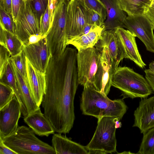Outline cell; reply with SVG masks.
<instances>
[{"instance_id":"obj_2","label":"cell","mask_w":154,"mask_h":154,"mask_svg":"<svg viewBox=\"0 0 154 154\" xmlns=\"http://www.w3.org/2000/svg\"><path fill=\"white\" fill-rule=\"evenodd\" d=\"M80 107L83 115L97 119L103 116L112 117L117 118L120 120L128 109L123 99L111 100L91 84L84 86Z\"/></svg>"},{"instance_id":"obj_43","label":"cell","mask_w":154,"mask_h":154,"mask_svg":"<svg viewBox=\"0 0 154 154\" xmlns=\"http://www.w3.org/2000/svg\"><path fill=\"white\" fill-rule=\"evenodd\" d=\"M107 153L103 151L95 150H88V154H106Z\"/></svg>"},{"instance_id":"obj_47","label":"cell","mask_w":154,"mask_h":154,"mask_svg":"<svg viewBox=\"0 0 154 154\" xmlns=\"http://www.w3.org/2000/svg\"><path fill=\"white\" fill-rule=\"evenodd\" d=\"M121 153V154H133L134 153H132V152H126V151H125V152H122V153Z\"/></svg>"},{"instance_id":"obj_31","label":"cell","mask_w":154,"mask_h":154,"mask_svg":"<svg viewBox=\"0 0 154 154\" xmlns=\"http://www.w3.org/2000/svg\"><path fill=\"white\" fill-rule=\"evenodd\" d=\"M51 21L48 6L43 16L41 24V35L46 37L50 28Z\"/></svg>"},{"instance_id":"obj_17","label":"cell","mask_w":154,"mask_h":154,"mask_svg":"<svg viewBox=\"0 0 154 154\" xmlns=\"http://www.w3.org/2000/svg\"><path fill=\"white\" fill-rule=\"evenodd\" d=\"M100 0L105 6L107 12L104 30L125 28L124 21L127 16L122 8L120 0Z\"/></svg>"},{"instance_id":"obj_48","label":"cell","mask_w":154,"mask_h":154,"mask_svg":"<svg viewBox=\"0 0 154 154\" xmlns=\"http://www.w3.org/2000/svg\"><path fill=\"white\" fill-rule=\"evenodd\" d=\"M150 7L154 8V0H153L152 1Z\"/></svg>"},{"instance_id":"obj_26","label":"cell","mask_w":154,"mask_h":154,"mask_svg":"<svg viewBox=\"0 0 154 154\" xmlns=\"http://www.w3.org/2000/svg\"><path fill=\"white\" fill-rule=\"evenodd\" d=\"M138 154H154V127L143 133Z\"/></svg>"},{"instance_id":"obj_27","label":"cell","mask_w":154,"mask_h":154,"mask_svg":"<svg viewBox=\"0 0 154 154\" xmlns=\"http://www.w3.org/2000/svg\"><path fill=\"white\" fill-rule=\"evenodd\" d=\"M15 95L11 88L0 82V109L9 103Z\"/></svg>"},{"instance_id":"obj_28","label":"cell","mask_w":154,"mask_h":154,"mask_svg":"<svg viewBox=\"0 0 154 154\" xmlns=\"http://www.w3.org/2000/svg\"><path fill=\"white\" fill-rule=\"evenodd\" d=\"M90 9L97 12L104 22L107 17V12L105 6L100 0H84Z\"/></svg>"},{"instance_id":"obj_44","label":"cell","mask_w":154,"mask_h":154,"mask_svg":"<svg viewBox=\"0 0 154 154\" xmlns=\"http://www.w3.org/2000/svg\"><path fill=\"white\" fill-rule=\"evenodd\" d=\"M115 127L116 129L121 128L122 126V124L121 122H119V119L117 118H115Z\"/></svg>"},{"instance_id":"obj_13","label":"cell","mask_w":154,"mask_h":154,"mask_svg":"<svg viewBox=\"0 0 154 154\" xmlns=\"http://www.w3.org/2000/svg\"><path fill=\"white\" fill-rule=\"evenodd\" d=\"M23 50L32 66L45 73L52 57L46 37L37 43L24 46Z\"/></svg>"},{"instance_id":"obj_18","label":"cell","mask_w":154,"mask_h":154,"mask_svg":"<svg viewBox=\"0 0 154 154\" xmlns=\"http://www.w3.org/2000/svg\"><path fill=\"white\" fill-rule=\"evenodd\" d=\"M23 120L35 134L39 136L48 137L55 132L50 121L42 112L40 107L24 117Z\"/></svg>"},{"instance_id":"obj_9","label":"cell","mask_w":154,"mask_h":154,"mask_svg":"<svg viewBox=\"0 0 154 154\" xmlns=\"http://www.w3.org/2000/svg\"><path fill=\"white\" fill-rule=\"evenodd\" d=\"M100 54L95 46L78 51L77 64L79 84L94 85Z\"/></svg>"},{"instance_id":"obj_25","label":"cell","mask_w":154,"mask_h":154,"mask_svg":"<svg viewBox=\"0 0 154 154\" xmlns=\"http://www.w3.org/2000/svg\"><path fill=\"white\" fill-rule=\"evenodd\" d=\"M123 10L128 15L145 14L149 7L141 0H120Z\"/></svg>"},{"instance_id":"obj_5","label":"cell","mask_w":154,"mask_h":154,"mask_svg":"<svg viewBox=\"0 0 154 154\" xmlns=\"http://www.w3.org/2000/svg\"><path fill=\"white\" fill-rule=\"evenodd\" d=\"M69 0H57L50 29L46 37L52 57L61 56L66 48V14Z\"/></svg>"},{"instance_id":"obj_36","label":"cell","mask_w":154,"mask_h":154,"mask_svg":"<svg viewBox=\"0 0 154 154\" xmlns=\"http://www.w3.org/2000/svg\"><path fill=\"white\" fill-rule=\"evenodd\" d=\"M144 71L145 74V78L154 92V72L149 69H146Z\"/></svg>"},{"instance_id":"obj_21","label":"cell","mask_w":154,"mask_h":154,"mask_svg":"<svg viewBox=\"0 0 154 154\" xmlns=\"http://www.w3.org/2000/svg\"><path fill=\"white\" fill-rule=\"evenodd\" d=\"M51 142L56 154H88L86 146L72 141L61 134H54Z\"/></svg>"},{"instance_id":"obj_19","label":"cell","mask_w":154,"mask_h":154,"mask_svg":"<svg viewBox=\"0 0 154 154\" xmlns=\"http://www.w3.org/2000/svg\"><path fill=\"white\" fill-rule=\"evenodd\" d=\"M95 47H105L108 50L112 59L117 68L121 61L125 58V55L119 43L113 30H103L101 38Z\"/></svg>"},{"instance_id":"obj_42","label":"cell","mask_w":154,"mask_h":154,"mask_svg":"<svg viewBox=\"0 0 154 154\" xmlns=\"http://www.w3.org/2000/svg\"><path fill=\"white\" fill-rule=\"evenodd\" d=\"M94 25L95 24H91L88 23L86 24L79 35H82L88 32Z\"/></svg>"},{"instance_id":"obj_32","label":"cell","mask_w":154,"mask_h":154,"mask_svg":"<svg viewBox=\"0 0 154 154\" xmlns=\"http://www.w3.org/2000/svg\"><path fill=\"white\" fill-rule=\"evenodd\" d=\"M0 72L1 71L8 60L11 57L9 51L4 46L0 45Z\"/></svg>"},{"instance_id":"obj_15","label":"cell","mask_w":154,"mask_h":154,"mask_svg":"<svg viewBox=\"0 0 154 154\" xmlns=\"http://www.w3.org/2000/svg\"><path fill=\"white\" fill-rule=\"evenodd\" d=\"M141 99L134 112L133 127L138 128L143 134L154 127V96Z\"/></svg>"},{"instance_id":"obj_45","label":"cell","mask_w":154,"mask_h":154,"mask_svg":"<svg viewBox=\"0 0 154 154\" xmlns=\"http://www.w3.org/2000/svg\"><path fill=\"white\" fill-rule=\"evenodd\" d=\"M145 4L150 7L151 2L153 0H141Z\"/></svg>"},{"instance_id":"obj_38","label":"cell","mask_w":154,"mask_h":154,"mask_svg":"<svg viewBox=\"0 0 154 154\" xmlns=\"http://www.w3.org/2000/svg\"><path fill=\"white\" fill-rule=\"evenodd\" d=\"M0 154H17V153L6 145L0 137Z\"/></svg>"},{"instance_id":"obj_39","label":"cell","mask_w":154,"mask_h":154,"mask_svg":"<svg viewBox=\"0 0 154 154\" xmlns=\"http://www.w3.org/2000/svg\"><path fill=\"white\" fill-rule=\"evenodd\" d=\"M144 14L151 23L154 30V8L149 7Z\"/></svg>"},{"instance_id":"obj_30","label":"cell","mask_w":154,"mask_h":154,"mask_svg":"<svg viewBox=\"0 0 154 154\" xmlns=\"http://www.w3.org/2000/svg\"><path fill=\"white\" fill-rule=\"evenodd\" d=\"M41 23L48 4V0H29Z\"/></svg>"},{"instance_id":"obj_20","label":"cell","mask_w":154,"mask_h":154,"mask_svg":"<svg viewBox=\"0 0 154 154\" xmlns=\"http://www.w3.org/2000/svg\"><path fill=\"white\" fill-rule=\"evenodd\" d=\"M10 59L16 77L20 97L28 115L37 110L40 107L37 105L32 95L27 78L23 76L13 61Z\"/></svg>"},{"instance_id":"obj_23","label":"cell","mask_w":154,"mask_h":154,"mask_svg":"<svg viewBox=\"0 0 154 154\" xmlns=\"http://www.w3.org/2000/svg\"><path fill=\"white\" fill-rule=\"evenodd\" d=\"M0 82L8 86L13 90L20 105L22 115L24 117L26 116L27 112L20 97L16 77L10 59L2 71L0 72Z\"/></svg>"},{"instance_id":"obj_46","label":"cell","mask_w":154,"mask_h":154,"mask_svg":"<svg viewBox=\"0 0 154 154\" xmlns=\"http://www.w3.org/2000/svg\"><path fill=\"white\" fill-rule=\"evenodd\" d=\"M149 69H154V61L150 62L149 64Z\"/></svg>"},{"instance_id":"obj_4","label":"cell","mask_w":154,"mask_h":154,"mask_svg":"<svg viewBox=\"0 0 154 154\" xmlns=\"http://www.w3.org/2000/svg\"><path fill=\"white\" fill-rule=\"evenodd\" d=\"M35 134L29 127L22 125L2 139L17 154H56L52 146L39 139Z\"/></svg>"},{"instance_id":"obj_10","label":"cell","mask_w":154,"mask_h":154,"mask_svg":"<svg viewBox=\"0 0 154 154\" xmlns=\"http://www.w3.org/2000/svg\"><path fill=\"white\" fill-rule=\"evenodd\" d=\"M95 47L99 51L100 56L95 76L94 86L97 91L107 95L112 86V76L117 68L106 47Z\"/></svg>"},{"instance_id":"obj_29","label":"cell","mask_w":154,"mask_h":154,"mask_svg":"<svg viewBox=\"0 0 154 154\" xmlns=\"http://www.w3.org/2000/svg\"><path fill=\"white\" fill-rule=\"evenodd\" d=\"M10 59L14 62L20 74L24 78L26 79V58L23 50L16 56L11 57Z\"/></svg>"},{"instance_id":"obj_12","label":"cell","mask_w":154,"mask_h":154,"mask_svg":"<svg viewBox=\"0 0 154 154\" xmlns=\"http://www.w3.org/2000/svg\"><path fill=\"white\" fill-rule=\"evenodd\" d=\"M21 114L20 105L15 95L9 103L0 109V137L3 139L17 129Z\"/></svg>"},{"instance_id":"obj_14","label":"cell","mask_w":154,"mask_h":154,"mask_svg":"<svg viewBox=\"0 0 154 154\" xmlns=\"http://www.w3.org/2000/svg\"><path fill=\"white\" fill-rule=\"evenodd\" d=\"M119 44L125 55L140 67L143 69L146 64L138 51L135 40L136 36L128 30L119 28L114 30Z\"/></svg>"},{"instance_id":"obj_24","label":"cell","mask_w":154,"mask_h":154,"mask_svg":"<svg viewBox=\"0 0 154 154\" xmlns=\"http://www.w3.org/2000/svg\"><path fill=\"white\" fill-rule=\"evenodd\" d=\"M0 27V45L9 51L11 57L20 53L24 46L23 42L15 34Z\"/></svg>"},{"instance_id":"obj_7","label":"cell","mask_w":154,"mask_h":154,"mask_svg":"<svg viewBox=\"0 0 154 154\" xmlns=\"http://www.w3.org/2000/svg\"><path fill=\"white\" fill-rule=\"evenodd\" d=\"M15 24V34L23 42L24 46L28 45V38L31 35H41V23L29 0H22Z\"/></svg>"},{"instance_id":"obj_33","label":"cell","mask_w":154,"mask_h":154,"mask_svg":"<svg viewBox=\"0 0 154 154\" xmlns=\"http://www.w3.org/2000/svg\"><path fill=\"white\" fill-rule=\"evenodd\" d=\"M88 24H95L99 26H104V21L100 15L95 11L90 9Z\"/></svg>"},{"instance_id":"obj_16","label":"cell","mask_w":154,"mask_h":154,"mask_svg":"<svg viewBox=\"0 0 154 154\" xmlns=\"http://www.w3.org/2000/svg\"><path fill=\"white\" fill-rule=\"evenodd\" d=\"M27 79L32 95L40 107L46 89L45 74L34 68L26 57Z\"/></svg>"},{"instance_id":"obj_11","label":"cell","mask_w":154,"mask_h":154,"mask_svg":"<svg viewBox=\"0 0 154 154\" xmlns=\"http://www.w3.org/2000/svg\"><path fill=\"white\" fill-rule=\"evenodd\" d=\"M125 28L129 30L143 43L148 51L154 53V35L151 23L145 14L128 15Z\"/></svg>"},{"instance_id":"obj_6","label":"cell","mask_w":154,"mask_h":154,"mask_svg":"<svg viewBox=\"0 0 154 154\" xmlns=\"http://www.w3.org/2000/svg\"><path fill=\"white\" fill-rule=\"evenodd\" d=\"M115 118L103 116L98 119L94 135L86 146L88 150H100L107 153L117 152Z\"/></svg>"},{"instance_id":"obj_40","label":"cell","mask_w":154,"mask_h":154,"mask_svg":"<svg viewBox=\"0 0 154 154\" xmlns=\"http://www.w3.org/2000/svg\"><path fill=\"white\" fill-rule=\"evenodd\" d=\"M45 37L42 36L41 35L34 34L31 35L28 38V42L27 45L37 43Z\"/></svg>"},{"instance_id":"obj_41","label":"cell","mask_w":154,"mask_h":154,"mask_svg":"<svg viewBox=\"0 0 154 154\" xmlns=\"http://www.w3.org/2000/svg\"><path fill=\"white\" fill-rule=\"evenodd\" d=\"M57 0H48V6L49 8V14L51 21L53 11Z\"/></svg>"},{"instance_id":"obj_34","label":"cell","mask_w":154,"mask_h":154,"mask_svg":"<svg viewBox=\"0 0 154 154\" xmlns=\"http://www.w3.org/2000/svg\"><path fill=\"white\" fill-rule=\"evenodd\" d=\"M22 0H12V14L13 20L15 24L20 11Z\"/></svg>"},{"instance_id":"obj_8","label":"cell","mask_w":154,"mask_h":154,"mask_svg":"<svg viewBox=\"0 0 154 154\" xmlns=\"http://www.w3.org/2000/svg\"><path fill=\"white\" fill-rule=\"evenodd\" d=\"M89 14V9L84 0H69L66 14L67 42L80 34L84 27L88 23Z\"/></svg>"},{"instance_id":"obj_1","label":"cell","mask_w":154,"mask_h":154,"mask_svg":"<svg viewBox=\"0 0 154 154\" xmlns=\"http://www.w3.org/2000/svg\"><path fill=\"white\" fill-rule=\"evenodd\" d=\"M46 89L42 106L44 114L55 131L69 133L75 119L74 100L79 84L77 69L57 64L48 67L45 72Z\"/></svg>"},{"instance_id":"obj_3","label":"cell","mask_w":154,"mask_h":154,"mask_svg":"<svg viewBox=\"0 0 154 154\" xmlns=\"http://www.w3.org/2000/svg\"><path fill=\"white\" fill-rule=\"evenodd\" d=\"M112 86L120 90L124 98H147L152 91L145 78L127 66H118L113 75Z\"/></svg>"},{"instance_id":"obj_22","label":"cell","mask_w":154,"mask_h":154,"mask_svg":"<svg viewBox=\"0 0 154 154\" xmlns=\"http://www.w3.org/2000/svg\"><path fill=\"white\" fill-rule=\"evenodd\" d=\"M104 26H99L94 25L87 33L79 35L69 41L67 45H71L78 51L94 47L101 38Z\"/></svg>"},{"instance_id":"obj_49","label":"cell","mask_w":154,"mask_h":154,"mask_svg":"<svg viewBox=\"0 0 154 154\" xmlns=\"http://www.w3.org/2000/svg\"><path fill=\"white\" fill-rule=\"evenodd\" d=\"M151 69V70H152V71H153L154 72V70H151V69Z\"/></svg>"},{"instance_id":"obj_35","label":"cell","mask_w":154,"mask_h":154,"mask_svg":"<svg viewBox=\"0 0 154 154\" xmlns=\"http://www.w3.org/2000/svg\"><path fill=\"white\" fill-rule=\"evenodd\" d=\"M11 1L12 0H0V9H3L7 13L11 15Z\"/></svg>"},{"instance_id":"obj_37","label":"cell","mask_w":154,"mask_h":154,"mask_svg":"<svg viewBox=\"0 0 154 154\" xmlns=\"http://www.w3.org/2000/svg\"><path fill=\"white\" fill-rule=\"evenodd\" d=\"M0 26L9 31L6 13L1 9H0Z\"/></svg>"}]
</instances>
